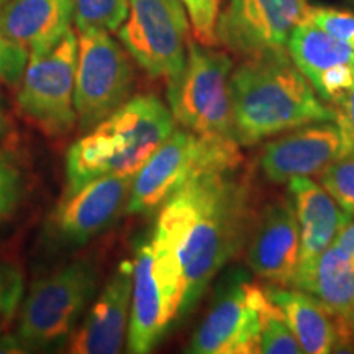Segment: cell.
Segmentation results:
<instances>
[{"instance_id":"28","label":"cell","mask_w":354,"mask_h":354,"mask_svg":"<svg viewBox=\"0 0 354 354\" xmlns=\"http://www.w3.org/2000/svg\"><path fill=\"white\" fill-rule=\"evenodd\" d=\"M30 53L7 37L0 28V82L19 84L28 64Z\"/></svg>"},{"instance_id":"3","label":"cell","mask_w":354,"mask_h":354,"mask_svg":"<svg viewBox=\"0 0 354 354\" xmlns=\"http://www.w3.org/2000/svg\"><path fill=\"white\" fill-rule=\"evenodd\" d=\"M176 128L171 109L153 94L128 99L66 154V192L104 176L135 177Z\"/></svg>"},{"instance_id":"8","label":"cell","mask_w":354,"mask_h":354,"mask_svg":"<svg viewBox=\"0 0 354 354\" xmlns=\"http://www.w3.org/2000/svg\"><path fill=\"white\" fill-rule=\"evenodd\" d=\"M133 68L127 50L105 30L77 35L74 105L79 128L88 131L130 99Z\"/></svg>"},{"instance_id":"27","label":"cell","mask_w":354,"mask_h":354,"mask_svg":"<svg viewBox=\"0 0 354 354\" xmlns=\"http://www.w3.org/2000/svg\"><path fill=\"white\" fill-rule=\"evenodd\" d=\"M307 20L354 50V13L326 7H310Z\"/></svg>"},{"instance_id":"18","label":"cell","mask_w":354,"mask_h":354,"mask_svg":"<svg viewBox=\"0 0 354 354\" xmlns=\"http://www.w3.org/2000/svg\"><path fill=\"white\" fill-rule=\"evenodd\" d=\"M290 287L307 292L333 315L342 344L354 339V259L335 243L308 268L295 274Z\"/></svg>"},{"instance_id":"12","label":"cell","mask_w":354,"mask_h":354,"mask_svg":"<svg viewBox=\"0 0 354 354\" xmlns=\"http://www.w3.org/2000/svg\"><path fill=\"white\" fill-rule=\"evenodd\" d=\"M259 290L261 286L238 277L225 286L194 333L187 353H259Z\"/></svg>"},{"instance_id":"14","label":"cell","mask_w":354,"mask_h":354,"mask_svg":"<svg viewBox=\"0 0 354 354\" xmlns=\"http://www.w3.org/2000/svg\"><path fill=\"white\" fill-rule=\"evenodd\" d=\"M290 59L331 109L354 86V50L304 20L295 26L287 43Z\"/></svg>"},{"instance_id":"11","label":"cell","mask_w":354,"mask_h":354,"mask_svg":"<svg viewBox=\"0 0 354 354\" xmlns=\"http://www.w3.org/2000/svg\"><path fill=\"white\" fill-rule=\"evenodd\" d=\"M131 180V177L104 176L64 194L44 228L48 243L61 250L77 248L107 230L127 209Z\"/></svg>"},{"instance_id":"7","label":"cell","mask_w":354,"mask_h":354,"mask_svg":"<svg viewBox=\"0 0 354 354\" xmlns=\"http://www.w3.org/2000/svg\"><path fill=\"white\" fill-rule=\"evenodd\" d=\"M189 30V13L180 0H130L118 38L146 74L171 84L187 61Z\"/></svg>"},{"instance_id":"21","label":"cell","mask_w":354,"mask_h":354,"mask_svg":"<svg viewBox=\"0 0 354 354\" xmlns=\"http://www.w3.org/2000/svg\"><path fill=\"white\" fill-rule=\"evenodd\" d=\"M264 290L286 317L304 353L326 354L342 344L338 322L315 297L290 286H269Z\"/></svg>"},{"instance_id":"4","label":"cell","mask_w":354,"mask_h":354,"mask_svg":"<svg viewBox=\"0 0 354 354\" xmlns=\"http://www.w3.org/2000/svg\"><path fill=\"white\" fill-rule=\"evenodd\" d=\"M240 143L174 128L131 180L127 214L149 215L203 172L240 167Z\"/></svg>"},{"instance_id":"16","label":"cell","mask_w":354,"mask_h":354,"mask_svg":"<svg viewBox=\"0 0 354 354\" xmlns=\"http://www.w3.org/2000/svg\"><path fill=\"white\" fill-rule=\"evenodd\" d=\"M133 263L123 261L94 299L81 326L69 338V353L113 354L125 342L130 323Z\"/></svg>"},{"instance_id":"22","label":"cell","mask_w":354,"mask_h":354,"mask_svg":"<svg viewBox=\"0 0 354 354\" xmlns=\"http://www.w3.org/2000/svg\"><path fill=\"white\" fill-rule=\"evenodd\" d=\"M259 310V353L263 354H300L302 346L287 325L286 317L272 300L268 297L264 287L258 295Z\"/></svg>"},{"instance_id":"17","label":"cell","mask_w":354,"mask_h":354,"mask_svg":"<svg viewBox=\"0 0 354 354\" xmlns=\"http://www.w3.org/2000/svg\"><path fill=\"white\" fill-rule=\"evenodd\" d=\"M300 259V230L290 202L266 207L253 225L248 264L256 276L272 286H292Z\"/></svg>"},{"instance_id":"31","label":"cell","mask_w":354,"mask_h":354,"mask_svg":"<svg viewBox=\"0 0 354 354\" xmlns=\"http://www.w3.org/2000/svg\"><path fill=\"white\" fill-rule=\"evenodd\" d=\"M333 243L354 259V221H349L346 227L338 233Z\"/></svg>"},{"instance_id":"13","label":"cell","mask_w":354,"mask_h":354,"mask_svg":"<svg viewBox=\"0 0 354 354\" xmlns=\"http://www.w3.org/2000/svg\"><path fill=\"white\" fill-rule=\"evenodd\" d=\"M343 153V140L335 122L294 128L264 143L258 165L269 183L287 184L294 177L320 174Z\"/></svg>"},{"instance_id":"6","label":"cell","mask_w":354,"mask_h":354,"mask_svg":"<svg viewBox=\"0 0 354 354\" xmlns=\"http://www.w3.org/2000/svg\"><path fill=\"white\" fill-rule=\"evenodd\" d=\"M99 272L79 259L35 282L24 300L19 336L24 348H50L69 339L77 320L95 297Z\"/></svg>"},{"instance_id":"10","label":"cell","mask_w":354,"mask_h":354,"mask_svg":"<svg viewBox=\"0 0 354 354\" xmlns=\"http://www.w3.org/2000/svg\"><path fill=\"white\" fill-rule=\"evenodd\" d=\"M310 7L308 0H228L218 13L216 43L243 59L287 53Z\"/></svg>"},{"instance_id":"29","label":"cell","mask_w":354,"mask_h":354,"mask_svg":"<svg viewBox=\"0 0 354 354\" xmlns=\"http://www.w3.org/2000/svg\"><path fill=\"white\" fill-rule=\"evenodd\" d=\"M24 274L12 264H0V318L10 317L24 297Z\"/></svg>"},{"instance_id":"34","label":"cell","mask_w":354,"mask_h":354,"mask_svg":"<svg viewBox=\"0 0 354 354\" xmlns=\"http://www.w3.org/2000/svg\"><path fill=\"white\" fill-rule=\"evenodd\" d=\"M349 2H353V3H354V0H349Z\"/></svg>"},{"instance_id":"2","label":"cell","mask_w":354,"mask_h":354,"mask_svg":"<svg viewBox=\"0 0 354 354\" xmlns=\"http://www.w3.org/2000/svg\"><path fill=\"white\" fill-rule=\"evenodd\" d=\"M230 100L240 146L308 123L335 122L333 109L318 97L289 51L243 59L230 76Z\"/></svg>"},{"instance_id":"26","label":"cell","mask_w":354,"mask_h":354,"mask_svg":"<svg viewBox=\"0 0 354 354\" xmlns=\"http://www.w3.org/2000/svg\"><path fill=\"white\" fill-rule=\"evenodd\" d=\"M189 13L194 39L205 46H216V21L220 0H180Z\"/></svg>"},{"instance_id":"24","label":"cell","mask_w":354,"mask_h":354,"mask_svg":"<svg viewBox=\"0 0 354 354\" xmlns=\"http://www.w3.org/2000/svg\"><path fill=\"white\" fill-rule=\"evenodd\" d=\"M25 190V174L12 149H0V228L19 209Z\"/></svg>"},{"instance_id":"30","label":"cell","mask_w":354,"mask_h":354,"mask_svg":"<svg viewBox=\"0 0 354 354\" xmlns=\"http://www.w3.org/2000/svg\"><path fill=\"white\" fill-rule=\"evenodd\" d=\"M333 112L335 123L342 133L343 153L354 151V86L348 95L333 109Z\"/></svg>"},{"instance_id":"25","label":"cell","mask_w":354,"mask_h":354,"mask_svg":"<svg viewBox=\"0 0 354 354\" xmlns=\"http://www.w3.org/2000/svg\"><path fill=\"white\" fill-rule=\"evenodd\" d=\"M320 184L342 209L354 216V151L343 153L320 172Z\"/></svg>"},{"instance_id":"5","label":"cell","mask_w":354,"mask_h":354,"mask_svg":"<svg viewBox=\"0 0 354 354\" xmlns=\"http://www.w3.org/2000/svg\"><path fill=\"white\" fill-rule=\"evenodd\" d=\"M228 53L189 41L187 61L180 76L167 84V100L176 123L209 138L234 140Z\"/></svg>"},{"instance_id":"33","label":"cell","mask_w":354,"mask_h":354,"mask_svg":"<svg viewBox=\"0 0 354 354\" xmlns=\"http://www.w3.org/2000/svg\"><path fill=\"white\" fill-rule=\"evenodd\" d=\"M8 2V0H0V8H2L3 6H6V3Z\"/></svg>"},{"instance_id":"32","label":"cell","mask_w":354,"mask_h":354,"mask_svg":"<svg viewBox=\"0 0 354 354\" xmlns=\"http://www.w3.org/2000/svg\"><path fill=\"white\" fill-rule=\"evenodd\" d=\"M6 128H7V113H6V109H3L2 100H0V136L3 135Z\"/></svg>"},{"instance_id":"9","label":"cell","mask_w":354,"mask_h":354,"mask_svg":"<svg viewBox=\"0 0 354 354\" xmlns=\"http://www.w3.org/2000/svg\"><path fill=\"white\" fill-rule=\"evenodd\" d=\"M77 35L71 30L48 53L30 56L17 104L21 115L46 136H61L77 123L74 105Z\"/></svg>"},{"instance_id":"20","label":"cell","mask_w":354,"mask_h":354,"mask_svg":"<svg viewBox=\"0 0 354 354\" xmlns=\"http://www.w3.org/2000/svg\"><path fill=\"white\" fill-rule=\"evenodd\" d=\"M74 0H8L0 28L30 56L48 53L73 30Z\"/></svg>"},{"instance_id":"23","label":"cell","mask_w":354,"mask_h":354,"mask_svg":"<svg viewBox=\"0 0 354 354\" xmlns=\"http://www.w3.org/2000/svg\"><path fill=\"white\" fill-rule=\"evenodd\" d=\"M130 0H74V25L77 32H118L125 21Z\"/></svg>"},{"instance_id":"1","label":"cell","mask_w":354,"mask_h":354,"mask_svg":"<svg viewBox=\"0 0 354 354\" xmlns=\"http://www.w3.org/2000/svg\"><path fill=\"white\" fill-rule=\"evenodd\" d=\"M251 228V189L238 167L198 174L159 209L151 243L183 281L180 318L240 253Z\"/></svg>"},{"instance_id":"15","label":"cell","mask_w":354,"mask_h":354,"mask_svg":"<svg viewBox=\"0 0 354 354\" xmlns=\"http://www.w3.org/2000/svg\"><path fill=\"white\" fill-rule=\"evenodd\" d=\"M179 320V307L159 276L151 241L138 248L133 261V289L127 348L133 354L149 353L161 342L172 323Z\"/></svg>"},{"instance_id":"19","label":"cell","mask_w":354,"mask_h":354,"mask_svg":"<svg viewBox=\"0 0 354 354\" xmlns=\"http://www.w3.org/2000/svg\"><path fill=\"white\" fill-rule=\"evenodd\" d=\"M287 184L300 230V272L335 241L353 216L338 205L322 184L308 177H294Z\"/></svg>"}]
</instances>
